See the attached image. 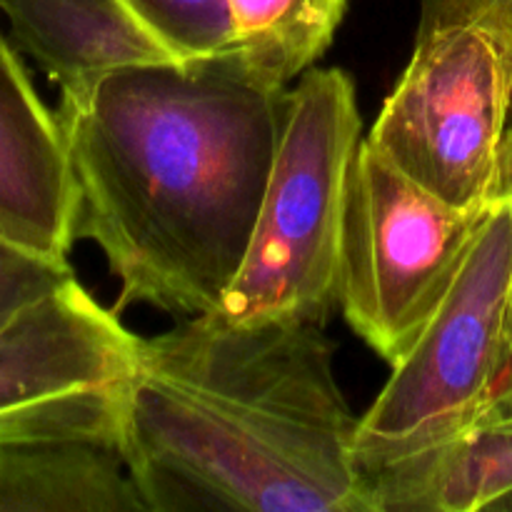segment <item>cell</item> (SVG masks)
Returning a JSON list of instances; mask_svg holds the SVG:
<instances>
[{"mask_svg": "<svg viewBox=\"0 0 512 512\" xmlns=\"http://www.w3.org/2000/svg\"><path fill=\"white\" fill-rule=\"evenodd\" d=\"M0 512H148L118 420L0 438Z\"/></svg>", "mask_w": 512, "mask_h": 512, "instance_id": "cell-9", "label": "cell"}, {"mask_svg": "<svg viewBox=\"0 0 512 512\" xmlns=\"http://www.w3.org/2000/svg\"><path fill=\"white\" fill-rule=\"evenodd\" d=\"M73 278L68 260L45 258L0 238V330Z\"/></svg>", "mask_w": 512, "mask_h": 512, "instance_id": "cell-14", "label": "cell"}, {"mask_svg": "<svg viewBox=\"0 0 512 512\" xmlns=\"http://www.w3.org/2000/svg\"><path fill=\"white\" fill-rule=\"evenodd\" d=\"M363 120L350 75L310 68L288 93L283 133L238 275L205 318L228 325H325L338 308V265Z\"/></svg>", "mask_w": 512, "mask_h": 512, "instance_id": "cell-3", "label": "cell"}, {"mask_svg": "<svg viewBox=\"0 0 512 512\" xmlns=\"http://www.w3.org/2000/svg\"><path fill=\"white\" fill-rule=\"evenodd\" d=\"M493 510H500V512H512V493L508 495V498H503V500H500V503L495 505Z\"/></svg>", "mask_w": 512, "mask_h": 512, "instance_id": "cell-16", "label": "cell"}, {"mask_svg": "<svg viewBox=\"0 0 512 512\" xmlns=\"http://www.w3.org/2000/svg\"><path fill=\"white\" fill-rule=\"evenodd\" d=\"M123 5L178 60L230 53V0H123Z\"/></svg>", "mask_w": 512, "mask_h": 512, "instance_id": "cell-13", "label": "cell"}, {"mask_svg": "<svg viewBox=\"0 0 512 512\" xmlns=\"http://www.w3.org/2000/svg\"><path fill=\"white\" fill-rule=\"evenodd\" d=\"M0 238L65 260L75 238V185L58 115L50 113L0 33Z\"/></svg>", "mask_w": 512, "mask_h": 512, "instance_id": "cell-8", "label": "cell"}, {"mask_svg": "<svg viewBox=\"0 0 512 512\" xmlns=\"http://www.w3.org/2000/svg\"><path fill=\"white\" fill-rule=\"evenodd\" d=\"M335 343L298 320L185 318L135 340L118 443L148 512H370Z\"/></svg>", "mask_w": 512, "mask_h": 512, "instance_id": "cell-2", "label": "cell"}, {"mask_svg": "<svg viewBox=\"0 0 512 512\" xmlns=\"http://www.w3.org/2000/svg\"><path fill=\"white\" fill-rule=\"evenodd\" d=\"M385 160L460 210L512 198V25L500 10L418 25L368 133Z\"/></svg>", "mask_w": 512, "mask_h": 512, "instance_id": "cell-4", "label": "cell"}, {"mask_svg": "<svg viewBox=\"0 0 512 512\" xmlns=\"http://www.w3.org/2000/svg\"><path fill=\"white\" fill-rule=\"evenodd\" d=\"M288 108L230 53L115 70L60 95L75 185V238L120 283L113 313L218 308L258 223Z\"/></svg>", "mask_w": 512, "mask_h": 512, "instance_id": "cell-1", "label": "cell"}, {"mask_svg": "<svg viewBox=\"0 0 512 512\" xmlns=\"http://www.w3.org/2000/svg\"><path fill=\"white\" fill-rule=\"evenodd\" d=\"M478 8H495L510 20L512 25V0H420V25L440 23V20L458 18Z\"/></svg>", "mask_w": 512, "mask_h": 512, "instance_id": "cell-15", "label": "cell"}, {"mask_svg": "<svg viewBox=\"0 0 512 512\" xmlns=\"http://www.w3.org/2000/svg\"><path fill=\"white\" fill-rule=\"evenodd\" d=\"M135 340L78 278L0 330V438L118 420Z\"/></svg>", "mask_w": 512, "mask_h": 512, "instance_id": "cell-7", "label": "cell"}, {"mask_svg": "<svg viewBox=\"0 0 512 512\" xmlns=\"http://www.w3.org/2000/svg\"><path fill=\"white\" fill-rule=\"evenodd\" d=\"M485 210L435 198L363 138L350 175L338 308L395 365L443 303Z\"/></svg>", "mask_w": 512, "mask_h": 512, "instance_id": "cell-6", "label": "cell"}, {"mask_svg": "<svg viewBox=\"0 0 512 512\" xmlns=\"http://www.w3.org/2000/svg\"><path fill=\"white\" fill-rule=\"evenodd\" d=\"M10 40L60 88L75 95L115 70L178 60L123 0H0Z\"/></svg>", "mask_w": 512, "mask_h": 512, "instance_id": "cell-11", "label": "cell"}, {"mask_svg": "<svg viewBox=\"0 0 512 512\" xmlns=\"http://www.w3.org/2000/svg\"><path fill=\"white\" fill-rule=\"evenodd\" d=\"M512 375V198L480 218L443 303L355 430L363 475L468 425Z\"/></svg>", "mask_w": 512, "mask_h": 512, "instance_id": "cell-5", "label": "cell"}, {"mask_svg": "<svg viewBox=\"0 0 512 512\" xmlns=\"http://www.w3.org/2000/svg\"><path fill=\"white\" fill-rule=\"evenodd\" d=\"M370 512L493 510L512 493V375L468 425L365 475Z\"/></svg>", "mask_w": 512, "mask_h": 512, "instance_id": "cell-10", "label": "cell"}, {"mask_svg": "<svg viewBox=\"0 0 512 512\" xmlns=\"http://www.w3.org/2000/svg\"><path fill=\"white\" fill-rule=\"evenodd\" d=\"M345 0H230V50L270 85H288L330 48Z\"/></svg>", "mask_w": 512, "mask_h": 512, "instance_id": "cell-12", "label": "cell"}]
</instances>
